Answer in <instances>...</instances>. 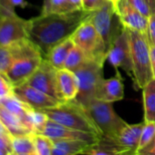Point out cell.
Returning a JSON list of instances; mask_svg holds the SVG:
<instances>
[{
	"instance_id": "6da1fadb",
	"label": "cell",
	"mask_w": 155,
	"mask_h": 155,
	"mask_svg": "<svg viewBox=\"0 0 155 155\" xmlns=\"http://www.w3.org/2000/svg\"><path fill=\"white\" fill-rule=\"evenodd\" d=\"M91 11L84 9L67 14L39 15L29 19L28 39L41 51L44 58L57 45L70 38Z\"/></svg>"
},
{
	"instance_id": "7a4b0ae2",
	"label": "cell",
	"mask_w": 155,
	"mask_h": 155,
	"mask_svg": "<svg viewBox=\"0 0 155 155\" xmlns=\"http://www.w3.org/2000/svg\"><path fill=\"white\" fill-rule=\"evenodd\" d=\"M49 120H52L70 129L91 132L101 137V134L88 114L87 110L76 100L63 101L58 105L42 110Z\"/></svg>"
},
{
	"instance_id": "3957f363",
	"label": "cell",
	"mask_w": 155,
	"mask_h": 155,
	"mask_svg": "<svg viewBox=\"0 0 155 155\" xmlns=\"http://www.w3.org/2000/svg\"><path fill=\"white\" fill-rule=\"evenodd\" d=\"M132 79L137 89H142L150 81L153 79L150 65V44L147 34L138 31L129 30Z\"/></svg>"
},
{
	"instance_id": "277c9868",
	"label": "cell",
	"mask_w": 155,
	"mask_h": 155,
	"mask_svg": "<svg viewBox=\"0 0 155 155\" xmlns=\"http://www.w3.org/2000/svg\"><path fill=\"white\" fill-rule=\"evenodd\" d=\"M84 108L103 138L115 140L128 124L115 112L111 102L93 99Z\"/></svg>"
},
{
	"instance_id": "5b68a950",
	"label": "cell",
	"mask_w": 155,
	"mask_h": 155,
	"mask_svg": "<svg viewBox=\"0 0 155 155\" xmlns=\"http://www.w3.org/2000/svg\"><path fill=\"white\" fill-rule=\"evenodd\" d=\"M103 66L96 60L89 59L74 73L79 81V93L76 101L81 106L86 107L93 99L103 79Z\"/></svg>"
},
{
	"instance_id": "8992f818",
	"label": "cell",
	"mask_w": 155,
	"mask_h": 155,
	"mask_svg": "<svg viewBox=\"0 0 155 155\" xmlns=\"http://www.w3.org/2000/svg\"><path fill=\"white\" fill-rule=\"evenodd\" d=\"M75 45L81 48L90 59L104 64L107 59L108 49L106 45L91 21L86 19L71 36Z\"/></svg>"
},
{
	"instance_id": "52a82bcc",
	"label": "cell",
	"mask_w": 155,
	"mask_h": 155,
	"mask_svg": "<svg viewBox=\"0 0 155 155\" xmlns=\"http://www.w3.org/2000/svg\"><path fill=\"white\" fill-rule=\"evenodd\" d=\"M88 20L98 30L109 51L113 40L124 28L119 19L114 6L109 1L102 8L91 11Z\"/></svg>"
},
{
	"instance_id": "ba28073f",
	"label": "cell",
	"mask_w": 155,
	"mask_h": 155,
	"mask_svg": "<svg viewBox=\"0 0 155 155\" xmlns=\"http://www.w3.org/2000/svg\"><path fill=\"white\" fill-rule=\"evenodd\" d=\"M107 59L115 70L121 68L132 79L131 53L129 32L127 28H123L113 40L108 51Z\"/></svg>"
},
{
	"instance_id": "9c48e42d",
	"label": "cell",
	"mask_w": 155,
	"mask_h": 155,
	"mask_svg": "<svg viewBox=\"0 0 155 155\" xmlns=\"http://www.w3.org/2000/svg\"><path fill=\"white\" fill-rule=\"evenodd\" d=\"M29 19L20 18L17 13L0 16V45H8L28 38Z\"/></svg>"
},
{
	"instance_id": "30bf717a",
	"label": "cell",
	"mask_w": 155,
	"mask_h": 155,
	"mask_svg": "<svg viewBox=\"0 0 155 155\" xmlns=\"http://www.w3.org/2000/svg\"><path fill=\"white\" fill-rule=\"evenodd\" d=\"M57 71L58 69L44 58L38 68L29 78L26 84L51 96L60 102H63L58 90Z\"/></svg>"
},
{
	"instance_id": "8fae6325",
	"label": "cell",
	"mask_w": 155,
	"mask_h": 155,
	"mask_svg": "<svg viewBox=\"0 0 155 155\" xmlns=\"http://www.w3.org/2000/svg\"><path fill=\"white\" fill-rule=\"evenodd\" d=\"M37 54L42 55L38 48L28 38L8 45H0V72L7 73L14 61L19 58Z\"/></svg>"
},
{
	"instance_id": "7c38bea8",
	"label": "cell",
	"mask_w": 155,
	"mask_h": 155,
	"mask_svg": "<svg viewBox=\"0 0 155 155\" xmlns=\"http://www.w3.org/2000/svg\"><path fill=\"white\" fill-rule=\"evenodd\" d=\"M43 59V55L37 54L25 56L14 61L6 73L14 88L25 84L38 68Z\"/></svg>"
},
{
	"instance_id": "4fadbf2b",
	"label": "cell",
	"mask_w": 155,
	"mask_h": 155,
	"mask_svg": "<svg viewBox=\"0 0 155 155\" xmlns=\"http://www.w3.org/2000/svg\"><path fill=\"white\" fill-rule=\"evenodd\" d=\"M40 134H43L46 137L49 138L52 141L68 140H83L90 143H96L101 138V136L91 132H85V131L68 128L49 119L43 131Z\"/></svg>"
},
{
	"instance_id": "5bb4252c",
	"label": "cell",
	"mask_w": 155,
	"mask_h": 155,
	"mask_svg": "<svg viewBox=\"0 0 155 155\" xmlns=\"http://www.w3.org/2000/svg\"><path fill=\"white\" fill-rule=\"evenodd\" d=\"M14 93L30 108L38 110L52 108L61 103L59 101L26 83L15 87Z\"/></svg>"
},
{
	"instance_id": "9a60e30c",
	"label": "cell",
	"mask_w": 155,
	"mask_h": 155,
	"mask_svg": "<svg viewBox=\"0 0 155 155\" xmlns=\"http://www.w3.org/2000/svg\"><path fill=\"white\" fill-rule=\"evenodd\" d=\"M116 12L120 23L125 28L147 34L149 18L132 8L127 0H121L116 8Z\"/></svg>"
},
{
	"instance_id": "2e32d148",
	"label": "cell",
	"mask_w": 155,
	"mask_h": 155,
	"mask_svg": "<svg viewBox=\"0 0 155 155\" xmlns=\"http://www.w3.org/2000/svg\"><path fill=\"white\" fill-rule=\"evenodd\" d=\"M123 97L124 88L122 78L119 70H116V75L114 77L107 80L104 79L101 81L95 95V99L111 103L121 101Z\"/></svg>"
},
{
	"instance_id": "e0dca14e",
	"label": "cell",
	"mask_w": 155,
	"mask_h": 155,
	"mask_svg": "<svg viewBox=\"0 0 155 155\" xmlns=\"http://www.w3.org/2000/svg\"><path fill=\"white\" fill-rule=\"evenodd\" d=\"M58 90L62 101H73L79 93V81L76 74L67 68L57 71Z\"/></svg>"
},
{
	"instance_id": "ac0fdd59",
	"label": "cell",
	"mask_w": 155,
	"mask_h": 155,
	"mask_svg": "<svg viewBox=\"0 0 155 155\" xmlns=\"http://www.w3.org/2000/svg\"><path fill=\"white\" fill-rule=\"evenodd\" d=\"M82 155H136L134 152L120 146L113 140L101 137L96 143L91 144Z\"/></svg>"
},
{
	"instance_id": "d6986e66",
	"label": "cell",
	"mask_w": 155,
	"mask_h": 155,
	"mask_svg": "<svg viewBox=\"0 0 155 155\" xmlns=\"http://www.w3.org/2000/svg\"><path fill=\"white\" fill-rule=\"evenodd\" d=\"M143 125L144 121L137 124H127V126L120 131L119 136L113 140L120 146L136 154Z\"/></svg>"
},
{
	"instance_id": "ffe728a7",
	"label": "cell",
	"mask_w": 155,
	"mask_h": 155,
	"mask_svg": "<svg viewBox=\"0 0 155 155\" xmlns=\"http://www.w3.org/2000/svg\"><path fill=\"white\" fill-rule=\"evenodd\" d=\"M74 46H75V43L70 37L68 39L64 40L63 42L57 45L56 47H54L48 52V54L45 57V58L56 69L64 68L66 59Z\"/></svg>"
},
{
	"instance_id": "44dd1931",
	"label": "cell",
	"mask_w": 155,
	"mask_h": 155,
	"mask_svg": "<svg viewBox=\"0 0 155 155\" xmlns=\"http://www.w3.org/2000/svg\"><path fill=\"white\" fill-rule=\"evenodd\" d=\"M91 144L83 140H55L53 141L51 155H78L82 154Z\"/></svg>"
},
{
	"instance_id": "7402d4cb",
	"label": "cell",
	"mask_w": 155,
	"mask_h": 155,
	"mask_svg": "<svg viewBox=\"0 0 155 155\" xmlns=\"http://www.w3.org/2000/svg\"><path fill=\"white\" fill-rule=\"evenodd\" d=\"M0 105L3 106L5 109H7L9 112H11L14 115H16L17 117H18L21 120L22 123L24 124V126L28 129V126H27V118H28V111L32 108H30L24 101H22L18 96H16L15 93L13 95H11V96H9V97H8L6 99L2 100V101H0Z\"/></svg>"
},
{
	"instance_id": "603a6c76",
	"label": "cell",
	"mask_w": 155,
	"mask_h": 155,
	"mask_svg": "<svg viewBox=\"0 0 155 155\" xmlns=\"http://www.w3.org/2000/svg\"><path fill=\"white\" fill-rule=\"evenodd\" d=\"M0 120L5 125V127L7 128L11 136L32 133L24 126L21 120L18 117L9 112L1 105H0Z\"/></svg>"
},
{
	"instance_id": "cb8c5ba5",
	"label": "cell",
	"mask_w": 155,
	"mask_h": 155,
	"mask_svg": "<svg viewBox=\"0 0 155 155\" xmlns=\"http://www.w3.org/2000/svg\"><path fill=\"white\" fill-rule=\"evenodd\" d=\"M144 121L155 122V79L150 81L142 89Z\"/></svg>"
},
{
	"instance_id": "d4e9b609",
	"label": "cell",
	"mask_w": 155,
	"mask_h": 155,
	"mask_svg": "<svg viewBox=\"0 0 155 155\" xmlns=\"http://www.w3.org/2000/svg\"><path fill=\"white\" fill-rule=\"evenodd\" d=\"M77 10L80 9H78L69 0H44L40 14H67Z\"/></svg>"
},
{
	"instance_id": "484cf974",
	"label": "cell",
	"mask_w": 155,
	"mask_h": 155,
	"mask_svg": "<svg viewBox=\"0 0 155 155\" xmlns=\"http://www.w3.org/2000/svg\"><path fill=\"white\" fill-rule=\"evenodd\" d=\"M35 133H28L18 136H11L12 151L18 154H33L35 153Z\"/></svg>"
},
{
	"instance_id": "4316f807",
	"label": "cell",
	"mask_w": 155,
	"mask_h": 155,
	"mask_svg": "<svg viewBox=\"0 0 155 155\" xmlns=\"http://www.w3.org/2000/svg\"><path fill=\"white\" fill-rule=\"evenodd\" d=\"M90 58L86 55V53L78 46H74L73 48L70 50L64 68H67L70 71H76L78 68H80L82 65H84Z\"/></svg>"
},
{
	"instance_id": "83f0119b",
	"label": "cell",
	"mask_w": 155,
	"mask_h": 155,
	"mask_svg": "<svg viewBox=\"0 0 155 155\" xmlns=\"http://www.w3.org/2000/svg\"><path fill=\"white\" fill-rule=\"evenodd\" d=\"M35 154L36 155H51L53 141L43 134L35 133Z\"/></svg>"
},
{
	"instance_id": "f1b7e54d",
	"label": "cell",
	"mask_w": 155,
	"mask_h": 155,
	"mask_svg": "<svg viewBox=\"0 0 155 155\" xmlns=\"http://www.w3.org/2000/svg\"><path fill=\"white\" fill-rule=\"evenodd\" d=\"M155 138V122L153 121H144V125L142 128L138 150H140L146 147L149 143L152 141Z\"/></svg>"
},
{
	"instance_id": "f546056e",
	"label": "cell",
	"mask_w": 155,
	"mask_h": 155,
	"mask_svg": "<svg viewBox=\"0 0 155 155\" xmlns=\"http://www.w3.org/2000/svg\"><path fill=\"white\" fill-rule=\"evenodd\" d=\"M28 5L26 0H0V11L2 14L16 13V8H25Z\"/></svg>"
},
{
	"instance_id": "4dcf8cb0",
	"label": "cell",
	"mask_w": 155,
	"mask_h": 155,
	"mask_svg": "<svg viewBox=\"0 0 155 155\" xmlns=\"http://www.w3.org/2000/svg\"><path fill=\"white\" fill-rule=\"evenodd\" d=\"M14 94V86L6 73L0 72V101Z\"/></svg>"
},
{
	"instance_id": "1f68e13d",
	"label": "cell",
	"mask_w": 155,
	"mask_h": 155,
	"mask_svg": "<svg viewBox=\"0 0 155 155\" xmlns=\"http://www.w3.org/2000/svg\"><path fill=\"white\" fill-rule=\"evenodd\" d=\"M127 2L132 8H134L136 10L140 12L145 17H147V18L150 17L151 14H150V8H149V6L147 5V3L144 1V0H127Z\"/></svg>"
},
{
	"instance_id": "d6a6232c",
	"label": "cell",
	"mask_w": 155,
	"mask_h": 155,
	"mask_svg": "<svg viewBox=\"0 0 155 155\" xmlns=\"http://www.w3.org/2000/svg\"><path fill=\"white\" fill-rule=\"evenodd\" d=\"M108 0H82L83 9L86 11H95L104 5H106Z\"/></svg>"
},
{
	"instance_id": "836d02e7",
	"label": "cell",
	"mask_w": 155,
	"mask_h": 155,
	"mask_svg": "<svg viewBox=\"0 0 155 155\" xmlns=\"http://www.w3.org/2000/svg\"><path fill=\"white\" fill-rule=\"evenodd\" d=\"M0 151L5 155H8V153L12 151L11 135L9 133L0 134Z\"/></svg>"
},
{
	"instance_id": "e575fe53",
	"label": "cell",
	"mask_w": 155,
	"mask_h": 155,
	"mask_svg": "<svg viewBox=\"0 0 155 155\" xmlns=\"http://www.w3.org/2000/svg\"><path fill=\"white\" fill-rule=\"evenodd\" d=\"M147 37L150 44L155 46V14L150 15V17L149 18Z\"/></svg>"
},
{
	"instance_id": "d590c367",
	"label": "cell",
	"mask_w": 155,
	"mask_h": 155,
	"mask_svg": "<svg viewBox=\"0 0 155 155\" xmlns=\"http://www.w3.org/2000/svg\"><path fill=\"white\" fill-rule=\"evenodd\" d=\"M136 155H155V138L146 147L137 150Z\"/></svg>"
},
{
	"instance_id": "8d00e7d4",
	"label": "cell",
	"mask_w": 155,
	"mask_h": 155,
	"mask_svg": "<svg viewBox=\"0 0 155 155\" xmlns=\"http://www.w3.org/2000/svg\"><path fill=\"white\" fill-rule=\"evenodd\" d=\"M150 65H151V71L153 78L155 79V46L150 45Z\"/></svg>"
},
{
	"instance_id": "74e56055",
	"label": "cell",
	"mask_w": 155,
	"mask_h": 155,
	"mask_svg": "<svg viewBox=\"0 0 155 155\" xmlns=\"http://www.w3.org/2000/svg\"><path fill=\"white\" fill-rule=\"evenodd\" d=\"M144 1L149 6L150 10V14L151 15L155 14V0H144Z\"/></svg>"
},
{
	"instance_id": "f35d334b",
	"label": "cell",
	"mask_w": 155,
	"mask_h": 155,
	"mask_svg": "<svg viewBox=\"0 0 155 155\" xmlns=\"http://www.w3.org/2000/svg\"><path fill=\"white\" fill-rule=\"evenodd\" d=\"M69 1L78 8V9H83V5H82V0H69Z\"/></svg>"
},
{
	"instance_id": "ab89813d",
	"label": "cell",
	"mask_w": 155,
	"mask_h": 155,
	"mask_svg": "<svg viewBox=\"0 0 155 155\" xmlns=\"http://www.w3.org/2000/svg\"><path fill=\"white\" fill-rule=\"evenodd\" d=\"M5 133H9L8 130H7V128L5 127V125L2 123V121L0 120V134H5ZM10 134V133H9Z\"/></svg>"
},
{
	"instance_id": "60d3db41",
	"label": "cell",
	"mask_w": 155,
	"mask_h": 155,
	"mask_svg": "<svg viewBox=\"0 0 155 155\" xmlns=\"http://www.w3.org/2000/svg\"><path fill=\"white\" fill-rule=\"evenodd\" d=\"M108 1H110V2L114 6V8H115V9H116L117 7H118V5H119V3L121 1V0H108Z\"/></svg>"
},
{
	"instance_id": "b9f144b4",
	"label": "cell",
	"mask_w": 155,
	"mask_h": 155,
	"mask_svg": "<svg viewBox=\"0 0 155 155\" xmlns=\"http://www.w3.org/2000/svg\"><path fill=\"white\" fill-rule=\"evenodd\" d=\"M19 155H36V154L33 153V154H19Z\"/></svg>"
},
{
	"instance_id": "7bdbcfd3",
	"label": "cell",
	"mask_w": 155,
	"mask_h": 155,
	"mask_svg": "<svg viewBox=\"0 0 155 155\" xmlns=\"http://www.w3.org/2000/svg\"><path fill=\"white\" fill-rule=\"evenodd\" d=\"M0 155H5V154H4L3 152H1V151H0Z\"/></svg>"
}]
</instances>
